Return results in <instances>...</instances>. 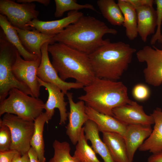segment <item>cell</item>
Wrapping results in <instances>:
<instances>
[{"label":"cell","instance_id":"6da1fadb","mask_svg":"<svg viewBox=\"0 0 162 162\" xmlns=\"http://www.w3.org/2000/svg\"><path fill=\"white\" fill-rule=\"evenodd\" d=\"M117 33L116 29L110 28L104 22L83 15L56 34L53 40L89 55L104 44V35Z\"/></svg>","mask_w":162,"mask_h":162},{"label":"cell","instance_id":"60d3db41","mask_svg":"<svg viewBox=\"0 0 162 162\" xmlns=\"http://www.w3.org/2000/svg\"></svg>","mask_w":162,"mask_h":162},{"label":"cell","instance_id":"74e56055","mask_svg":"<svg viewBox=\"0 0 162 162\" xmlns=\"http://www.w3.org/2000/svg\"><path fill=\"white\" fill-rule=\"evenodd\" d=\"M12 162H23L22 155L17 152L14 156Z\"/></svg>","mask_w":162,"mask_h":162},{"label":"cell","instance_id":"e575fe53","mask_svg":"<svg viewBox=\"0 0 162 162\" xmlns=\"http://www.w3.org/2000/svg\"><path fill=\"white\" fill-rule=\"evenodd\" d=\"M148 162H162V151L152 154L148 157Z\"/></svg>","mask_w":162,"mask_h":162},{"label":"cell","instance_id":"8fae6325","mask_svg":"<svg viewBox=\"0 0 162 162\" xmlns=\"http://www.w3.org/2000/svg\"><path fill=\"white\" fill-rule=\"evenodd\" d=\"M49 44V43H46L41 47L42 55L38 70V77L43 82L56 86L66 94L68 91L71 89L83 88L84 86L81 83L66 82L60 78L49 58L48 47Z\"/></svg>","mask_w":162,"mask_h":162},{"label":"cell","instance_id":"d4e9b609","mask_svg":"<svg viewBox=\"0 0 162 162\" xmlns=\"http://www.w3.org/2000/svg\"><path fill=\"white\" fill-rule=\"evenodd\" d=\"M117 3L124 16L122 25L125 28L126 36L130 40H133L138 34L136 9L126 0H118Z\"/></svg>","mask_w":162,"mask_h":162},{"label":"cell","instance_id":"ba28073f","mask_svg":"<svg viewBox=\"0 0 162 162\" xmlns=\"http://www.w3.org/2000/svg\"><path fill=\"white\" fill-rule=\"evenodd\" d=\"M33 3H20L10 0H0V13L7 18L14 27L19 29L32 30L26 25L38 19L39 11Z\"/></svg>","mask_w":162,"mask_h":162},{"label":"cell","instance_id":"d590c367","mask_svg":"<svg viewBox=\"0 0 162 162\" xmlns=\"http://www.w3.org/2000/svg\"><path fill=\"white\" fill-rule=\"evenodd\" d=\"M16 2L20 3H32L33 2H37L45 6H47L50 4V0H17Z\"/></svg>","mask_w":162,"mask_h":162},{"label":"cell","instance_id":"8d00e7d4","mask_svg":"<svg viewBox=\"0 0 162 162\" xmlns=\"http://www.w3.org/2000/svg\"><path fill=\"white\" fill-rule=\"evenodd\" d=\"M28 154L30 162H40L36 152L32 147L28 152Z\"/></svg>","mask_w":162,"mask_h":162},{"label":"cell","instance_id":"5b68a950","mask_svg":"<svg viewBox=\"0 0 162 162\" xmlns=\"http://www.w3.org/2000/svg\"><path fill=\"white\" fill-rule=\"evenodd\" d=\"M16 49L7 39L2 30H0V101L4 100L11 89H18L34 97L28 87L15 77L12 67L16 59Z\"/></svg>","mask_w":162,"mask_h":162},{"label":"cell","instance_id":"f1b7e54d","mask_svg":"<svg viewBox=\"0 0 162 162\" xmlns=\"http://www.w3.org/2000/svg\"><path fill=\"white\" fill-rule=\"evenodd\" d=\"M54 1L56 4L54 16L57 18L62 16L65 12L69 11L89 9L98 12L94 6L91 4H80L75 0H55Z\"/></svg>","mask_w":162,"mask_h":162},{"label":"cell","instance_id":"ac0fdd59","mask_svg":"<svg viewBox=\"0 0 162 162\" xmlns=\"http://www.w3.org/2000/svg\"><path fill=\"white\" fill-rule=\"evenodd\" d=\"M86 112L89 119L96 124L100 132L116 133L123 137L127 125L114 117L101 113L86 105Z\"/></svg>","mask_w":162,"mask_h":162},{"label":"cell","instance_id":"d6a6232c","mask_svg":"<svg viewBox=\"0 0 162 162\" xmlns=\"http://www.w3.org/2000/svg\"><path fill=\"white\" fill-rule=\"evenodd\" d=\"M16 151L10 150L4 152H0V162H12Z\"/></svg>","mask_w":162,"mask_h":162},{"label":"cell","instance_id":"7402d4cb","mask_svg":"<svg viewBox=\"0 0 162 162\" xmlns=\"http://www.w3.org/2000/svg\"><path fill=\"white\" fill-rule=\"evenodd\" d=\"M83 128L85 138L87 140L90 141L91 147L95 153L98 154L104 162H115L106 144L100 139V131L95 123L89 119L85 123Z\"/></svg>","mask_w":162,"mask_h":162},{"label":"cell","instance_id":"9c48e42d","mask_svg":"<svg viewBox=\"0 0 162 162\" xmlns=\"http://www.w3.org/2000/svg\"><path fill=\"white\" fill-rule=\"evenodd\" d=\"M139 62H145L143 72L146 82L154 86L162 84V50L154 46H144L136 53Z\"/></svg>","mask_w":162,"mask_h":162},{"label":"cell","instance_id":"30bf717a","mask_svg":"<svg viewBox=\"0 0 162 162\" xmlns=\"http://www.w3.org/2000/svg\"><path fill=\"white\" fill-rule=\"evenodd\" d=\"M41 59L27 61L22 58L17 51L16 61L12 67V71L16 78L26 85L34 97L38 98L40 86L38 80L37 72Z\"/></svg>","mask_w":162,"mask_h":162},{"label":"cell","instance_id":"603a6c76","mask_svg":"<svg viewBox=\"0 0 162 162\" xmlns=\"http://www.w3.org/2000/svg\"><path fill=\"white\" fill-rule=\"evenodd\" d=\"M0 26L8 40L16 49L24 60L33 61L39 58L26 49L22 44L14 27L9 22L6 16L0 14Z\"/></svg>","mask_w":162,"mask_h":162},{"label":"cell","instance_id":"e0dca14e","mask_svg":"<svg viewBox=\"0 0 162 162\" xmlns=\"http://www.w3.org/2000/svg\"><path fill=\"white\" fill-rule=\"evenodd\" d=\"M23 45L30 53L41 57V48L46 43L52 44L55 43L53 38L56 35L44 34L35 29L23 30L14 27Z\"/></svg>","mask_w":162,"mask_h":162},{"label":"cell","instance_id":"4fadbf2b","mask_svg":"<svg viewBox=\"0 0 162 162\" xmlns=\"http://www.w3.org/2000/svg\"><path fill=\"white\" fill-rule=\"evenodd\" d=\"M112 113L113 117L127 125L141 124L151 126L154 124L151 114H146L142 106L132 100L130 103L114 108Z\"/></svg>","mask_w":162,"mask_h":162},{"label":"cell","instance_id":"cb8c5ba5","mask_svg":"<svg viewBox=\"0 0 162 162\" xmlns=\"http://www.w3.org/2000/svg\"><path fill=\"white\" fill-rule=\"evenodd\" d=\"M47 113L42 112L34 121V131L31 141V147L34 150L40 162H45L44 143L43 137L44 126L50 120Z\"/></svg>","mask_w":162,"mask_h":162},{"label":"cell","instance_id":"3957f363","mask_svg":"<svg viewBox=\"0 0 162 162\" xmlns=\"http://www.w3.org/2000/svg\"><path fill=\"white\" fill-rule=\"evenodd\" d=\"M48 51L53 67L63 81L73 78L85 86L96 77L88 55L58 42L49 44Z\"/></svg>","mask_w":162,"mask_h":162},{"label":"cell","instance_id":"5bb4252c","mask_svg":"<svg viewBox=\"0 0 162 162\" xmlns=\"http://www.w3.org/2000/svg\"><path fill=\"white\" fill-rule=\"evenodd\" d=\"M37 79L40 87H45L48 92V98L44 104V109L50 120L52 119L54 114L55 109L58 108L60 115L59 124H65L68 113L66 109L67 102L65 101L64 99L65 93L56 86L43 82L38 77Z\"/></svg>","mask_w":162,"mask_h":162},{"label":"cell","instance_id":"7a4b0ae2","mask_svg":"<svg viewBox=\"0 0 162 162\" xmlns=\"http://www.w3.org/2000/svg\"><path fill=\"white\" fill-rule=\"evenodd\" d=\"M136 51L128 44L112 43L106 39L88 56L96 77L117 81L128 69Z\"/></svg>","mask_w":162,"mask_h":162},{"label":"cell","instance_id":"8992f818","mask_svg":"<svg viewBox=\"0 0 162 162\" xmlns=\"http://www.w3.org/2000/svg\"><path fill=\"white\" fill-rule=\"evenodd\" d=\"M8 95L0 102V116L8 113L34 121L43 112L45 104L38 98L29 95L16 88L10 90Z\"/></svg>","mask_w":162,"mask_h":162},{"label":"cell","instance_id":"4316f807","mask_svg":"<svg viewBox=\"0 0 162 162\" xmlns=\"http://www.w3.org/2000/svg\"><path fill=\"white\" fill-rule=\"evenodd\" d=\"M85 135L84 128H82L76 145L73 156L80 162H100L96 153L87 142Z\"/></svg>","mask_w":162,"mask_h":162},{"label":"cell","instance_id":"484cf974","mask_svg":"<svg viewBox=\"0 0 162 162\" xmlns=\"http://www.w3.org/2000/svg\"><path fill=\"white\" fill-rule=\"evenodd\" d=\"M97 3L103 16L111 24L122 25L124 16L118 5L114 0H98Z\"/></svg>","mask_w":162,"mask_h":162},{"label":"cell","instance_id":"83f0119b","mask_svg":"<svg viewBox=\"0 0 162 162\" xmlns=\"http://www.w3.org/2000/svg\"><path fill=\"white\" fill-rule=\"evenodd\" d=\"M52 146L54 150V155L48 162H80L76 158L70 155L71 148L67 142H60L56 140L53 142Z\"/></svg>","mask_w":162,"mask_h":162},{"label":"cell","instance_id":"277c9868","mask_svg":"<svg viewBox=\"0 0 162 162\" xmlns=\"http://www.w3.org/2000/svg\"><path fill=\"white\" fill-rule=\"evenodd\" d=\"M83 88L85 94L78 99L104 114L113 116L114 108L132 101L129 98L127 88L122 82L96 77Z\"/></svg>","mask_w":162,"mask_h":162},{"label":"cell","instance_id":"4dcf8cb0","mask_svg":"<svg viewBox=\"0 0 162 162\" xmlns=\"http://www.w3.org/2000/svg\"><path fill=\"white\" fill-rule=\"evenodd\" d=\"M12 143L11 132L7 125L0 123V152L10 150Z\"/></svg>","mask_w":162,"mask_h":162},{"label":"cell","instance_id":"52a82bcc","mask_svg":"<svg viewBox=\"0 0 162 162\" xmlns=\"http://www.w3.org/2000/svg\"><path fill=\"white\" fill-rule=\"evenodd\" d=\"M0 123L7 125L10 129L12 137L10 149L16 151L22 155L28 153L31 147V141L34 129V121L6 113L0 119Z\"/></svg>","mask_w":162,"mask_h":162},{"label":"cell","instance_id":"f546056e","mask_svg":"<svg viewBox=\"0 0 162 162\" xmlns=\"http://www.w3.org/2000/svg\"><path fill=\"white\" fill-rule=\"evenodd\" d=\"M156 5L157 26L156 32L152 36L150 40L152 45L155 44L158 41L162 44V34L161 32V26L162 21V0H155L154 1Z\"/></svg>","mask_w":162,"mask_h":162},{"label":"cell","instance_id":"f35d334b","mask_svg":"<svg viewBox=\"0 0 162 162\" xmlns=\"http://www.w3.org/2000/svg\"><path fill=\"white\" fill-rule=\"evenodd\" d=\"M23 162H30V160L28 153L22 155Z\"/></svg>","mask_w":162,"mask_h":162},{"label":"cell","instance_id":"b9f144b4","mask_svg":"<svg viewBox=\"0 0 162 162\" xmlns=\"http://www.w3.org/2000/svg\"></svg>","mask_w":162,"mask_h":162},{"label":"cell","instance_id":"ab89813d","mask_svg":"<svg viewBox=\"0 0 162 162\" xmlns=\"http://www.w3.org/2000/svg\"></svg>","mask_w":162,"mask_h":162},{"label":"cell","instance_id":"1f68e13d","mask_svg":"<svg viewBox=\"0 0 162 162\" xmlns=\"http://www.w3.org/2000/svg\"><path fill=\"white\" fill-rule=\"evenodd\" d=\"M134 98L138 101H143L147 100L150 95V91L146 85L140 83L136 85L132 90Z\"/></svg>","mask_w":162,"mask_h":162},{"label":"cell","instance_id":"836d02e7","mask_svg":"<svg viewBox=\"0 0 162 162\" xmlns=\"http://www.w3.org/2000/svg\"><path fill=\"white\" fill-rule=\"evenodd\" d=\"M136 9L137 8L145 6H153V0H126Z\"/></svg>","mask_w":162,"mask_h":162},{"label":"cell","instance_id":"ffe728a7","mask_svg":"<svg viewBox=\"0 0 162 162\" xmlns=\"http://www.w3.org/2000/svg\"><path fill=\"white\" fill-rule=\"evenodd\" d=\"M151 114L154 121L153 129L138 149L153 154L162 151V109L157 108Z\"/></svg>","mask_w":162,"mask_h":162},{"label":"cell","instance_id":"2e32d148","mask_svg":"<svg viewBox=\"0 0 162 162\" xmlns=\"http://www.w3.org/2000/svg\"><path fill=\"white\" fill-rule=\"evenodd\" d=\"M151 125L141 124L127 125L123 137L130 162H132L135 153L152 131Z\"/></svg>","mask_w":162,"mask_h":162},{"label":"cell","instance_id":"9a60e30c","mask_svg":"<svg viewBox=\"0 0 162 162\" xmlns=\"http://www.w3.org/2000/svg\"><path fill=\"white\" fill-rule=\"evenodd\" d=\"M83 15V14L81 12L72 11L68 13L67 16L62 19L49 21H43L38 19H35L28 23L26 26L30 27L44 34L56 35Z\"/></svg>","mask_w":162,"mask_h":162},{"label":"cell","instance_id":"7c38bea8","mask_svg":"<svg viewBox=\"0 0 162 162\" xmlns=\"http://www.w3.org/2000/svg\"><path fill=\"white\" fill-rule=\"evenodd\" d=\"M70 106L68 113L69 122L66 134L74 145L77 144L82 125L88 120L86 112L85 102L80 100L75 102L73 100V93L68 92L66 94Z\"/></svg>","mask_w":162,"mask_h":162},{"label":"cell","instance_id":"d6986e66","mask_svg":"<svg viewBox=\"0 0 162 162\" xmlns=\"http://www.w3.org/2000/svg\"><path fill=\"white\" fill-rule=\"evenodd\" d=\"M138 34L145 42L148 36L154 33L157 26V14L153 6H145L136 9Z\"/></svg>","mask_w":162,"mask_h":162},{"label":"cell","instance_id":"44dd1931","mask_svg":"<svg viewBox=\"0 0 162 162\" xmlns=\"http://www.w3.org/2000/svg\"><path fill=\"white\" fill-rule=\"evenodd\" d=\"M103 141L115 162H130L123 137L114 133L102 132Z\"/></svg>","mask_w":162,"mask_h":162}]
</instances>
